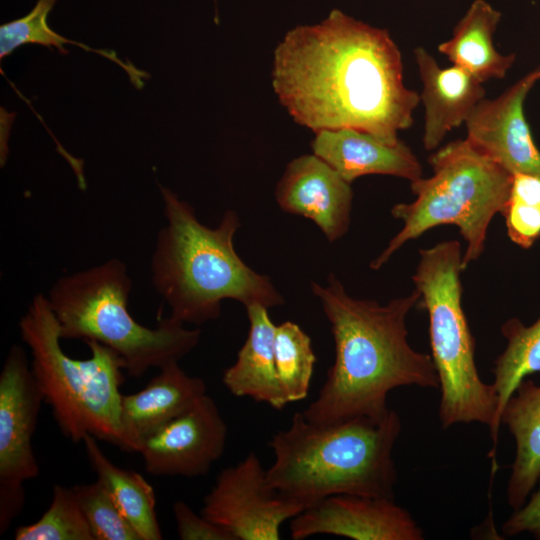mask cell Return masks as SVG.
I'll list each match as a JSON object with an SVG mask.
<instances>
[{
	"instance_id": "obj_17",
	"label": "cell",
	"mask_w": 540,
	"mask_h": 540,
	"mask_svg": "<svg viewBox=\"0 0 540 540\" xmlns=\"http://www.w3.org/2000/svg\"><path fill=\"white\" fill-rule=\"evenodd\" d=\"M422 82L420 101L425 109L423 145L435 150L445 136L465 123L475 106L485 98L483 83L465 69L439 66L423 47L414 49Z\"/></svg>"
},
{
	"instance_id": "obj_8",
	"label": "cell",
	"mask_w": 540,
	"mask_h": 540,
	"mask_svg": "<svg viewBox=\"0 0 540 540\" xmlns=\"http://www.w3.org/2000/svg\"><path fill=\"white\" fill-rule=\"evenodd\" d=\"M428 162L433 175L410 182L416 198L392 207L391 215L403 226L372 260L373 270L384 266L408 241L446 224L456 225L466 242L464 270L483 254L489 225L508 202L512 175L476 151L466 139L437 149Z\"/></svg>"
},
{
	"instance_id": "obj_12",
	"label": "cell",
	"mask_w": 540,
	"mask_h": 540,
	"mask_svg": "<svg viewBox=\"0 0 540 540\" xmlns=\"http://www.w3.org/2000/svg\"><path fill=\"white\" fill-rule=\"evenodd\" d=\"M226 438V422L215 401L205 394L146 438L138 452L152 475L196 477L206 474L222 456Z\"/></svg>"
},
{
	"instance_id": "obj_1",
	"label": "cell",
	"mask_w": 540,
	"mask_h": 540,
	"mask_svg": "<svg viewBox=\"0 0 540 540\" xmlns=\"http://www.w3.org/2000/svg\"><path fill=\"white\" fill-rule=\"evenodd\" d=\"M271 76L289 115L315 133L353 128L397 143L420 102L404 84L389 32L339 9L290 29L274 50Z\"/></svg>"
},
{
	"instance_id": "obj_21",
	"label": "cell",
	"mask_w": 540,
	"mask_h": 540,
	"mask_svg": "<svg viewBox=\"0 0 540 540\" xmlns=\"http://www.w3.org/2000/svg\"><path fill=\"white\" fill-rule=\"evenodd\" d=\"M88 460L116 505L141 540L163 538L156 514L153 487L139 473L116 466L99 448L97 439L86 435L82 441Z\"/></svg>"
},
{
	"instance_id": "obj_5",
	"label": "cell",
	"mask_w": 540,
	"mask_h": 540,
	"mask_svg": "<svg viewBox=\"0 0 540 540\" xmlns=\"http://www.w3.org/2000/svg\"><path fill=\"white\" fill-rule=\"evenodd\" d=\"M132 280L117 258L60 277L47 296L62 339L95 340L123 360L132 377L150 368L179 361L200 339V329H187L171 316L155 328L139 324L128 310Z\"/></svg>"
},
{
	"instance_id": "obj_30",
	"label": "cell",
	"mask_w": 540,
	"mask_h": 540,
	"mask_svg": "<svg viewBox=\"0 0 540 540\" xmlns=\"http://www.w3.org/2000/svg\"><path fill=\"white\" fill-rule=\"evenodd\" d=\"M509 199L540 208V177L530 174H514Z\"/></svg>"
},
{
	"instance_id": "obj_13",
	"label": "cell",
	"mask_w": 540,
	"mask_h": 540,
	"mask_svg": "<svg viewBox=\"0 0 540 540\" xmlns=\"http://www.w3.org/2000/svg\"><path fill=\"white\" fill-rule=\"evenodd\" d=\"M294 540L330 534L354 540H422L424 532L394 499L339 494L292 518Z\"/></svg>"
},
{
	"instance_id": "obj_14",
	"label": "cell",
	"mask_w": 540,
	"mask_h": 540,
	"mask_svg": "<svg viewBox=\"0 0 540 540\" xmlns=\"http://www.w3.org/2000/svg\"><path fill=\"white\" fill-rule=\"evenodd\" d=\"M279 207L312 220L328 241L349 229L353 191L351 184L315 154L288 163L275 191Z\"/></svg>"
},
{
	"instance_id": "obj_25",
	"label": "cell",
	"mask_w": 540,
	"mask_h": 540,
	"mask_svg": "<svg viewBox=\"0 0 540 540\" xmlns=\"http://www.w3.org/2000/svg\"><path fill=\"white\" fill-rule=\"evenodd\" d=\"M16 540H94L73 487L55 485L49 508L36 522L16 529Z\"/></svg>"
},
{
	"instance_id": "obj_4",
	"label": "cell",
	"mask_w": 540,
	"mask_h": 540,
	"mask_svg": "<svg viewBox=\"0 0 540 540\" xmlns=\"http://www.w3.org/2000/svg\"><path fill=\"white\" fill-rule=\"evenodd\" d=\"M402 429L390 409L382 419L356 417L319 425L297 412L269 445L270 485L305 509L339 494L394 499L393 448Z\"/></svg>"
},
{
	"instance_id": "obj_15",
	"label": "cell",
	"mask_w": 540,
	"mask_h": 540,
	"mask_svg": "<svg viewBox=\"0 0 540 540\" xmlns=\"http://www.w3.org/2000/svg\"><path fill=\"white\" fill-rule=\"evenodd\" d=\"M147 385L122 394L120 422L124 451L138 452L146 438L192 408L206 394V384L173 361L159 368Z\"/></svg>"
},
{
	"instance_id": "obj_6",
	"label": "cell",
	"mask_w": 540,
	"mask_h": 540,
	"mask_svg": "<svg viewBox=\"0 0 540 540\" xmlns=\"http://www.w3.org/2000/svg\"><path fill=\"white\" fill-rule=\"evenodd\" d=\"M20 334L31 350V370L61 432L73 442L86 435L123 447L120 422L123 360L95 341H84L88 359H73L60 345L57 319L47 296L37 294L19 321Z\"/></svg>"
},
{
	"instance_id": "obj_28",
	"label": "cell",
	"mask_w": 540,
	"mask_h": 540,
	"mask_svg": "<svg viewBox=\"0 0 540 540\" xmlns=\"http://www.w3.org/2000/svg\"><path fill=\"white\" fill-rule=\"evenodd\" d=\"M177 533L182 540H235L225 528L197 515L185 502L173 504Z\"/></svg>"
},
{
	"instance_id": "obj_26",
	"label": "cell",
	"mask_w": 540,
	"mask_h": 540,
	"mask_svg": "<svg viewBox=\"0 0 540 540\" xmlns=\"http://www.w3.org/2000/svg\"><path fill=\"white\" fill-rule=\"evenodd\" d=\"M73 490L94 540H141L98 479Z\"/></svg>"
},
{
	"instance_id": "obj_16",
	"label": "cell",
	"mask_w": 540,
	"mask_h": 540,
	"mask_svg": "<svg viewBox=\"0 0 540 540\" xmlns=\"http://www.w3.org/2000/svg\"><path fill=\"white\" fill-rule=\"evenodd\" d=\"M313 154L350 184L364 175H390L410 182L422 177V165L401 140L388 143L353 128L322 130L311 143Z\"/></svg>"
},
{
	"instance_id": "obj_2",
	"label": "cell",
	"mask_w": 540,
	"mask_h": 540,
	"mask_svg": "<svg viewBox=\"0 0 540 540\" xmlns=\"http://www.w3.org/2000/svg\"><path fill=\"white\" fill-rule=\"evenodd\" d=\"M335 343V360L318 396L302 412L311 423L326 425L356 417L382 419L387 396L402 386L438 388L432 356L408 341L406 318L418 305L414 290L386 305L348 295L330 274L327 285L312 282Z\"/></svg>"
},
{
	"instance_id": "obj_20",
	"label": "cell",
	"mask_w": 540,
	"mask_h": 540,
	"mask_svg": "<svg viewBox=\"0 0 540 540\" xmlns=\"http://www.w3.org/2000/svg\"><path fill=\"white\" fill-rule=\"evenodd\" d=\"M501 425L515 439L516 453L507 485L513 510L521 507L540 477V385L524 379L506 402Z\"/></svg>"
},
{
	"instance_id": "obj_3",
	"label": "cell",
	"mask_w": 540,
	"mask_h": 540,
	"mask_svg": "<svg viewBox=\"0 0 540 540\" xmlns=\"http://www.w3.org/2000/svg\"><path fill=\"white\" fill-rule=\"evenodd\" d=\"M160 192L167 223L157 235L151 273L172 318L194 325L215 320L225 299L245 307L284 303L271 280L251 269L235 251L233 239L241 225L236 212H225L218 226L210 228L172 190L161 186Z\"/></svg>"
},
{
	"instance_id": "obj_7",
	"label": "cell",
	"mask_w": 540,
	"mask_h": 540,
	"mask_svg": "<svg viewBox=\"0 0 540 540\" xmlns=\"http://www.w3.org/2000/svg\"><path fill=\"white\" fill-rule=\"evenodd\" d=\"M419 257L412 280L420 294L418 305L428 314L441 426L486 425L496 445L501 427L498 396L492 383L482 381L475 363V341L462 306L460 242L447 240L420 249Z\"/></svg>"
},
{
	"instance_id": "obj_24",
	"label": "cell",
	"mask_w": 540,
	"mask_h": 540,
	"mask_svg": "<svg viewBox=\"0 0 540 540\" xmlns=\"http://www.w3.org/2000/svg\"><path fill=\"white\" fill-rule=\"evenodd\" d=\"M274 356L279 381L288 403L307 397L316 356L310 337L294 322L276 326Z\"/></svg>"
},
{
	"instance_id": "obj_19",
	"label": "cell",
	"mask_w": 540,
	"mask_h": 540,
	"mask_svg": "<svg viewBox=\"0 0 540 540\" xmlns=\"http://www.w3.org/2000/svg\"><path fill=\"white\" fill-rule=\"evenodd\" d=\"M501 18V12L488 1L473 0L438 51L482 83L504 78L516 55H505L495 48L493 37Z\"/></svg>"
},
{
	"instance_id": "obj_27",
	"label": "cell",
	"mask_w": 540,
	"mask_h": 540,
	"mask_svg": "<svg viewBox=\"0 0 540 540\" xmlns=\"http://www.w3.org/2000/svg\"><path fill=\"white\" fill-rule=\"evenodd\" d=\"M502 215L507 234L516 245L528 249L540 237V208L508 199Z\"/></svg>"
},
{
	"instance_id": "obj_9",
	"label": "cell",
	"mask_w": 540,
	"mask_h": 540,
	"mask_svg": "<svg viewBox=\"0 0 540 540\" xmlns=\"http://www.w3.org/2000/svg\"><path fill=\"white\" fill-rule=\"evenodd\" d=\"M43 392L24 349L13 345L0 374V532L20 513L23 483L39 474L32 449Z\"/></svg>"
},
{
	"instance_id": "obj_18",
	"label": "cell",
	"mask_w": 540,
	"mask_h": 540,
	"mask_svg": "<svg viewBox=\"0 0 540 540\" xmlns=\"http://www.w3.org/2000/svg\"><path fill=\"white\" fill-rule=\"evenodd\" d=\"M245 308L250 324L249 333L235 363L224 371L222 381L231 394L247 396L280 410L288 401L282 390L275 363L276 325L265 306L251 304Z\"/></svg>"
},
{
	"instance_id": "obj_10",
	"label": "cell",
	"mask_w": 540,
	"mask_h": 540,
	"mask_svg": "<svg viewBox=\"0 0 540 540\" xmlns=\"http://www.w3.org/2000/svg\"><path fill=\"white\" fill-rule=\"evenodd\" d=\"M305 510L275 490L254 452L224 469L205 496L201 514L235 540H278L281 524Z\"/></svg>"
},
{
	"instance_id": "obj_11",
	"label": "cell",
	"mask_w": 540,
	"mask_h": 540,
	"mask_svg": "<svg viewBox=\"0 0 540 540\" xmlns=\"http://www.w3.org/2000/svg\"><path fill=\"white\" fill-rule=\"evenodd\" d=\"M539 80L537 67L498 97L482 99L465 122L469 144L511 175L540 177V150L524 115L525 99Z\"/></svg>"
},
{
	"instance_id": "obj_22",
	"label": "cell",
	"mask_w": 540,
	"mask_h": 540,
	"mask_svg": "<svg viewBox=\"0 0 540 540\" xmlns=\"http://www.w3.org/2000/svg\"><path fill=\"white\" fill-rule=\"evenodd\" d=\"M501 332L507 345L492 369L500 426L503 408L517 386L527 376L540 372V316L531 325H525L518 318H510L503 323Z\"/></svg>"
},
{
	"instance_id": "obj_23",
	"label": "cell",
	"mask_w": 540,
	"mask_h": 540,
	"mask_svg": "<svg viewBox=\"0 0 540 540\" xmlns=\"http://www.w3.org/2000/svg\"><path fill=\"white\" fill-rule=\"evenodd\" d=\"M57 0H37L33 9L24 17L2 24L0 26V59L11 54L16 48L24 44H38L49 48H57L61 54H68L64 44H71L85 49L88 52L100 54L117 63L130 77L132 84L140 89L143 79L149 75L137 69L129 61L123 62L114 51L99 50L88 47L77 41L65 38L54 32L47 24V16Z\"/></svg>"
},
{
	"instance_id": "obj_31",
	"label": "cell",
	"mask_w": 540,
	"mask_h": 540,
	"mask_svg": "<svg viewBox=\"0 0 540 540\" xmlns=\"http://www.w3.org/2000/svg\"><path fill=\"white\" fill-rule=\"evenodd\" d=\"M539 71H540V66L538 67Z\"/></svg>"
},
{
	"instance_id": "obj_29",
	"label": "cell",
	"mask_w": 540,
	"mask_h": 540,
	"mask_svg": "<svg viewBox=\"0 0 540 540\" xmlns=\"http://www.w3.org/2000/svg\"><path fill=\"white\" fill-rule=\"evenodd\" d=\"M537 483V490L503 523L501 530L504 535L529 533L540 540V477Z\"/></svg>"
}]
</instances>
